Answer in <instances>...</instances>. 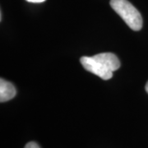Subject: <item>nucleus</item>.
I'll return each instance as SVG.
<instances>
[{
	"instance_id": "f257e3e1",
	"label": "nucleus",
	"mask_w": 148,
	"mask_h": 148,
	"mask_svg": "<svg viewBox=\"0 0 148 148\" xmlns=\"http://www.w3.org/2000/svg\"><path fill=\"white\" fill-rule=\"evenodd\" d=\"M80 62L86 70L103 80L110 79L113 73L120 67L119 59L112 53H98L91 57L83 56Z\"/></svg>"
},
{
	"instance_id": "f03ea898",
	"label": "nucleus",
	"mask_w": 148,
	"mask_h": 148,
	"mask_svg": "<svg viewBox=\"0 0 148 148\" xmlns=\"http://www.w3.org/2000/svg\"><path fill=\"white\" fill-rule=\"evenodd\" d=\"M110 6L133 31L143 27V17L139 11L127 0H110Z\"/></svg>"
},
{
	"instance_id": "7ed1b4c3",
	"label": "nucleus",
	"mask_w": 148,
	"mask_h": 148,
	"mask_svg": "<svg viewBox=\"0 0 148 148\" xmlns=\"http://www.w3.org/2000/svg\"><path fill=\"white\" fill-rule=\"evenodd\" d=\"M16 90L12 83L1 78L0 80V101L6 102L15 97Z\"/></svg>"
},
{
	"instance_id": "20e7f679",
	"label": "nucleus",
	"mask_w": 148,
	"mask_h": 148,
	"mask_svg": "<svg viewBox=\"0 0 148 148\" xmlns=\"http://www.w3.org/2000/svg\"><path fill=\"white\" fill-rule=\"evenodd\" d=\"M25 148H40V146L35 142H30L25 146Z\"/></svg>"
},
{
	"instance_id": "39448f33",
	"label": "nucleus",
	"mask_w": 148,
	"mask_h": 148,
	"mask_svg": "<svg viewBox=\"0 0 148 148\" xmlns=\"http://www.w3.org/2000/svg\"><path fill=\"white\" fill-rule=\"evenodd\" d=\"M27 2H30V3H43L45 2V0H27Z\"/></svg>"
},
{
	"instance_id": "423d86ee",
	"label": "nucleus",
	"mask_w": 148,
	"mask_h": 148,
	"mask_svg": "<svg viewBox=\"0 0 148 148\" xmlns=\"http://www.w3.org/2000/svg\"><path fill=\"white\" fill-rule=\"evenodd\" d=\"M146 91L147 92L148 94V82H147V84H146Z\"/></svg>"
}]
</instances>
